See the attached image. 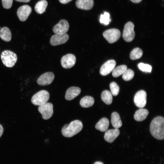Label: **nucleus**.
Masks as SVG:
<instances>
[{
	"mask_svg": "<svg viewBox=\"0 0 164 164\" xmlns=\"http://www.w3.org/2000/svg\"><path fill=\"white\" fill-rule=\"evenodd\" d=\"M72 0H59L60 2L63 4H65L68 3Z\"/></svg>",
	"mask_w": 164,
	"mask_h": 164,
	"instance_id": "nucleus-32",
	"label": "nucleus"
},
{
	"mask_svg": "<svg viewBox=\"0 0 164 164\" xmlns=\"http://www.w3.org/2000/svg\"><path fill=\"white\" fill-rule=\"evenodd\" d=\"M76 57L72 54H66L62 58L61 63L63 67L66 69L70 68L73 67L76 62Z\"/></svg>",
	"mask_w": 164,
	"mask_h": 164,
	"instance_id": "nucleus-10",
	"label": "nucleus"
},
{
	"mask_svg": "<svg viewBox=\"0 0 164 164\" xmlns=\"http://www.w3.org/2000/svg\"><path fill=\"white\" fill-rule=\"evenodd\" d=\"M104 37L110 43L117 41L121 36L120 31L116 29H111L106 30L103 33Z\"/></svg>",
	"mask_w": 164,
	"mask_h": 164,
	"instance_id": "nucleus-6",
	"label": "nucleus"
},
{
	"mask_svg": "<svg viewBox=\"0 0 164 164\" xmlns=\"http://www.w3.org/2000/svg\"><path fill=\"white\" fill-rule=\"evenodd\" d=\"M101 98L102 101L107 104H111L112 101V94L109 91L107 90L104 91L102 92Z\"/></svg>",
	"mask_w": 164,
	"mask_h": 164,
	"instance_id": "nucleus-24",
	"label": "nucleus"
},
{
	"mask_svg": "<svg viewBox=\"0 0 164 164\" xmlns=\"http://www.w3.org/2000/svg\"><path fill=\"white\" fill-rule=\"evenodd\" d=\"M122 74L123 79L125 81H128L133 78L134 75V73L131 69H127Z\"/></svg>",
	"mask_w": 164,
	"mask_h": 164,
	"instance_id": "nucleus-27",
	"label": "nucleus"
},
{
	"mask_svg": "<svg viewBox=\"0 0 164 164\" xmlns=\"http://www.w3.org/2000/svg\"><path fill=\"white\" fill-rule=\"evenodd\" d=\"M94 5L93 0H77L76 5L79 9L89 10L91 9Z\"/></svg>",
	"mask_w": 164,
	"mask_h": 164,
	"instance_id": "nucleus-17",
	"label": "nucleus"
},
{
	"mask_svg": "<svg viewBox=\"0 0 164 164\" xmlns=\"http://www.w3.org/2000/svg\"><path fill=\"white\" fill-rule=\"evenodd\" d=\"M4 131V129L2 126L0 124V137L2 135Z\"/></svg>",
	"mask_w": 164,
	"mask_h": 164,
	"instance_id": "nucleus-33",
	"label": "nucleus"
},
{
	"mask_svg": "<svg viewBox=\"0 0 164 164\" xmlns=\"http://www.w3.org/2000/svg\"><path fill=\"white\" fill-rule=\"evenodd\" d=\"M116 63L113 60H109L106 62L101 67L100 74L102 76H106L109 74L114 69Z\"/></svg>",
	"mask_w": 164,
	"mask_h": 164,
	"instance_id": "nucleus-14",
	"label": "nucleus"
},
{
	"mask_svg": "<svg viewBox=\"0 0 164 164\" xmlns=\"http://www.w3.org/2000/svg\"><path fill=\"white\" fill-rule=\"evenodd\" d=\"M47 5L48 3L46 0H41L35 5V10L38 13L41 14L45 11Z\"/></svg>",
	"mask_w": 164,
	"mask_h": 164,
	"instance_id": "nucleus-23",
	"label": "nucleus"
},
{
	"mask_svg": "<svg viewBox=\"0 0 164 164\" xmlns=\"http://www.w3.org/2000/svg\"><path fill=\"white\" fill-rule=\"evenodd\" d=\"M54 78V75L53 73L46 72L39 77L37 80V82L40 85H46L51 84Z\"/></svg>",
	"mask_w": 164,
	"mask_h": 164,
	"instance_id": "nucleus-11",
	"label": "nucleus"
},
{
	"mask_svg": "<svg viewBox=\"0 0 164 164\" xmlns=\"http://www.w3.org/2000/svg\"><path fill=\"white\" fill-rule=\"evenodd\" d=\"M1 28H2L1 27H0V30H1Z\"/></svg>",
	"mask_w": 164,
	"mask_h": 164,
	"instance_id": "nucleus-37",
	"label": "nucleus"
},
{
	"mask_svg": "<svg viewBox=\"0 0 164 164\" xmlns=\"http://www.w3.org/2000/svg\"><path fill=\"white\" fill-rule=\"evenodd\" d=\"M83 127L82 122L78 120L71 121L69 125L66 124L62 128L61 132L64 137L70 138L80 132Z\"/></svg>",
	"mask_w": 164,
	"mask_h": 164,
	"instance_id": "nucleus-2",
	"label": "nucleus"
},
{
	"mask_svg": "<svg viewBox=\"0 0 164 164\" xmlns=\"http://www.w3.org/2000/svg\"><path fill=\"white\" fill-rule=\"evenodd\" d=\"M146 93L144 91L141 90L137 92L134 99L135 105L140 108L145 107L146 104Z\"/></svg>",
	"mask_w": 164,
	"mask_h": 164,
	"instance_id": "nucleus-8",
	"label": "nucleus"
},
{
	"mask_svg": "<svg viewBox=\"0 0 164 164\" xmlns=\"http://www.w3.org/2000/svg\"><path fill=\"white\" fill-rule=\"evenodd\" d=\"M3 7L6 9H9L12 7L13 0H2Z\"/></svg>",
	"mask_w": 164,
	"mask_h": 164,
	"instance_id": "nucleus-31",
	"label": "nucleus"
},
{
	"mask_svg": "<svg viewBox=\"0 0 164 164\" xmlns=\"http://www.w3.org/2000/svg\"></svg>",
	"mask_w": 164,
	"mask_h": 164,
	"instance_id": "nucleus-38",
	"label": "nucleus"
},
{
	"mask_svg": "<svg viewBox=\"0 0 164 164\" xmlns=\"http://www.w3.org/2000/svg\"><path fill=\"white\" fill-rule=\"evenodd\" d=\"M0 37L5 41H10L11 39L12 34L9 29L6 27L2 28L0 31Z\"/></svg>",
	"mask_w": 164,
	"mask_h": 164,
	"instance_id": "nucleus-21",
	"label": "nucleus"
},
{
	"mask_svg": "<svg viewBox=\"0 0 164 164\" xmlns=\"http://www.w3.org/2000/svg\"><path fill=\"white\" fill-rule=\"evenodd\" d=\"M109 126V120L107 118H103L101 119L96 124L95 128L101 132H104L107 130Z\"/></svg>",
	"mask_w": 164,
	"mask_h": 164,
	"instance_id": "nucleus-19",
	"label": "nucleus"
},
{
	"mask_svg": "<svg viewBox=\"0 0 164 164\" xmlns=\"http://www.w3.org/2000/svg\"><path fill=\"white\" fill-rule=\"evenodd\" d=\"M134 27V24L131 22H128L125 25L122 36L125 41L130 42L134 39L135 35Z\"/></svg>",
	"mask_w": 164,
	"mask_h": 164,
	"instance_id": "nucleus-5",
	"label": "nucleus"
},
{
	"mask_svg": "<svg viewBox=\"0 0 164 164\" xmlns=\"http://www.w3.org/2000/svg\"><path fill=\"white\" fill-rule=\"evenodd\" d=\"M32 12L31 7L28 5H24L20 7L17 11V15L21 21H25Z\"/></svg>",
	"mask_w": 164,
	"mask_h": 164,
	"instance_id": "nucleus-12",
	"label": "nucleus"
},
{
	"mask_svg": "<svg viewBox=\"0 0 164 164\" xmlns=\"http://www.w3.org/2000/svg\"><path fill=\"white\" fill-rule=\"evenodd\" d=\"M81 92L80 89L77 87H72L67 91L65 95L66 100L70 101L78 96Z\"/></svg>",
	"mask_w": 164,
	"mask_h": 164,
	"instance_id": "nucleus-16",
	"label": "nucleus"
},
{
	"mask_svg": "<svg viewBox=\"0 0 164 164\" xmlns=\"http://www.w3.org/2000/svg\"><path fill=\"white\" fill-rule=\"evenodd\" d=\"M132 2L135 3H137L140 2L142 0H130Z\"/></svg>",
	"mask_w": 164,
	"mask_h": 164,
	"instance_id": "nucleus-35",
	"label": "nucleus"
},
{
	"mask_svg": "<svg viewBox=\"0 0 164 164\" xmlns=\"http://www.w3.org/2000/svg\"><path fill=\"white\" fill-rule=\"evenodd\" d=\"M69 27L68 22L66 20L62 19L53 27V30L56 34H64L68 31Z\"/></svg>",
	"mask_w": 164,
	"mask_h": 164,
	"instance_id": "nucleus-9",
	"label": "nucleus"
},
{
	"mask_svg": "<svg viewBox=\"0 0 164 164\" xmlns=\"http://www.w3.org/2000/svg\"><path fill=\"white\" fill-rule=\"evenodd\" d=\"M142 55V50L139 48H136L131 52L130 57L132 60H135L140 58Z\"/></svg>",
	"mask_w": 164,
	"mask_h": 164,
	"instance_id": "nucleus-25",
	"label": "nucleus"
},
{
	"mask_svg": "<svg viewBox=\"0 0 164 164\" xmlns=\"http://www.w3.org/2000/svg\"><path fill=\"white\" fill-rule=\"evenodd\" d=\"M94 103V99L92 97L87 96L81 99L80 104L84 108H87L92 106Z\"/></svg>",
	"mask_w": 164,
	"mask_h": 164,
	"instance_id": "nucleus-22",
	"label": "nucleus"
},
{
	"mask_svg": "<svg viewBox=\"0 0 164 164\" xmlns=\"http://www.w3.org/2000/svg\"><path fill=\"white\" fill-rule=\"evenodd\" d=\"M138 67L140 70L143 72H151L152 70V67L148 64L140 63L138 64Z\"/></svg>",
	"mask_w": 164,
	"mask_h": 164,
	"instance_id": "nucleus-30",
	"label": "nucleus"
},
{
	"mask_svg": "<svg viewBox=\"0 0 164 164\" xmlns=\"http://www.w3.org/2000/svg\"><path fill=\"white\" fill-rule=\"evenodd\" d=\"M127 69V67L125 65L119 66L114 69L112 71V75L116 77L122 74Z\"/></svg>",
	"mask_w": 164,
	"mask_h": 164,
	"instance_id": "nucleus-26",
	"label": "nucleus"
},
{
	"mask_svg": "<svg viewBox=\"0 0 164 164\" xmlns=\"http://www.w3.org/2000/svg\"><path fill=\"white\" fill-rule=\"evenodd\" d=\"M38 110L42 114L43 118L47 120L51 117L53 114V105L51 103L46 102L39 106Z\"/></svg>",
	"mask_w": 164,
	"mask_h": 164,
	"instance_id": "nucleus-7",
	"label": "nucleus"
},
{
	"mask_svg": "<svg viewBox=\"0 0 164 164\" xmlns=\"http://www.w3.org/2000/svg\"><path fill=\"white\" fill-rule=\"evenodd\" d=\"M150 130L152 135L158 140L164 138V118L161 116L154 118L150 125Z\"/></svg>",
	"mask_w": 164,
	"mask_h": 164,
	"instance_id": "nucleus-1",
	"label": "nucleus"
},
{
	"mask_svg": "<svg viewBox=\"0 0 164 164\" xmlns=\"http://www.w3.org/2000/svg\"><path fill=\"white\" fill-rule=\"evenodd\" d=\"M111 122L113 126L115 128H118L122 125V123L119 114L115 112H113L111 115Z\"/></svg>",
	"mask_w": 164,
	"mask_h": 164,
	"instance_id": "nucleus-20",
	"label": "nucleus"
},
{
	"mask_svg": "<svg viewBox=\"0 0 164 164\" xmlns=\"http://www.w3.org/2000/svg\"><path fill=\"white\" fill-rule=\"evenodd\" d=\"M94 164H104V163L100 161H97L95 162Z\"/></svg>",
	"mask_w": 164,
	"mask_h": 164,
	"instance_id": "nucleus-36",
	"label": "nucleus"
},
{
	"mask_svg": "<svg viewBox=\"0 0 164 164\" xmlns=\"http://www.w3.org/2000/svg\"><path fill=\"white\" fill-rule=\"evenodd\" d=\"M119 134L120 131L118 128L109 130L105 132L104 139L106 141L111 143L114 141Z\"/></svg>",
	"mask_w": 164,
	"mask_h": 164,
	"instance_id": "nucleus-15",
	"label": "nucleus"
},
{
	"mask_svg": "<svg viewBox=\"0 0 164 164\" xmlns=\"http://www.w3.org/2000/svg\"><path fill=\"white\" fill-rule=\"evenodd\" d=\"M50 97L49 92L46 91H40L32 97L31 101L35 105L40 106L47 102Z\"/></svg>",
	"mask_w": 164,
	"mask_h": 164,
	"instance_id": "nucleus-4",
	"label": "nucleus"
},
{
	"mask_svg": "<svg viewBox=\"0 0 164 164\" xmlns=\"http://www.w3.org/2000/svg\"><path fill=\"white\" fill-rule=\"evenodd\" d=\"M111 21L110 14L108 12H105L104 14L101 15L100 19V21L101 23L105 25H107Z\"/></svg>",
	"mask_w": 164,
	"mask_h": 164,
	"instance_id": "nucleus-28",
	"label": "nucleus"
},
{
	"mask_svg": "<svg viewBox=\"0 0 164 164\" xmlns=\"http://www.w3.org/2000/svg\"><path fill=\"white\" fill-rule=\"evenodd\" d=\"M16 1L23 2H28L30 1L31 0H15Z\"/></svg>",
	"mask_w": 164,
	"mask_h": 164,
	"instance_id": "nucleus-34",
	"label": "nucleus"
},
{
	"mask_svg": "<svg viewBox=\"0 0 164 164\" xmlns=\"http://www.w3.org/2000/svg\"><path fill=\"white\" fill-rule=\"evenodd\" d=\"M1 58L3 64L8 67H13L17 60L16 54L9 50L3 51L1 55Z\"/></svg>",
	"mask_w": 164,
	"mask_h": 164,
	"instance_id": "nucleus-3",
	"label": "nucleus"
},
{
	"mask_svg": "<svg viewBox=\"0 0 164 164\" xmlns=\"http://www.w3.org/2000/svg\"><path fill=\"white\" fill-rule=\"evenodd\" d=\"M69 38V35L66 33L56 34L51 37L50 41V43L53 46L62 44L66 43Z\"/></svg>",
	"mask_w": 164,
	"mask_h": 164,
	"instance_id": "nucleus-13",
	"label": "nucleus"
},
{
	"mask_svg": "<svg viewBox=\"0 0 164 164\" xmlns=\"http://www.w3.org/2000/svg\"><path fill=\"white\" fill-rule=\"evenodd\" d=\"M149 113L147 110L141 108L136 111L134 115V119L138 121H142L146 118Z\"/></svg>",
	"mask_w": 164,
	"mask_h": 164,
	"instance_id": "nucleus-18",
	"label": "nucleus"
},
{
	"mask_svg": "<svg viewBox=\"0 0 164 164\" xmlns=\"http://www.w3.org/2000/svg\"><path fill=\"white\" fill-rule=\"evenodd\" d=\"M111 93L114 96H117L119 93V87L118 85L115 82H112L110 84Z\"/></svg>",
	"mask_w": 164,
	"mask_h": 164,
	"instance_id": "nucleus-29",
	"label": "nucleus"
}]
</instances>
